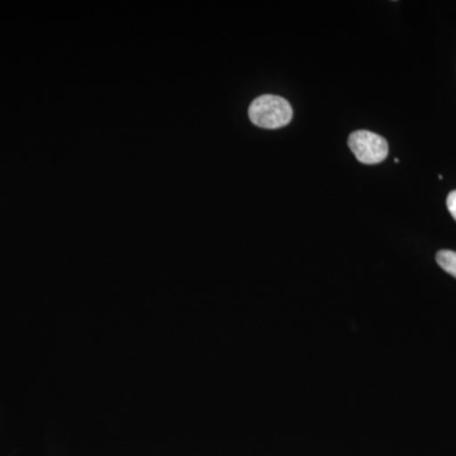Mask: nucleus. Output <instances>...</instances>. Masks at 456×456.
Masks as SVG:
<instances>
[{"label":"nucleus","mask_w":456,"mask_h":456,"mask_svg":"<svg viewBox=\"0 0 456 456\" xmlns=\"http://www.w3.org/2000/svg\"><path fill=\"white\" fill-rule=\"evenodd\" d=\"M446 206H448L450 215H452V218L456 221V191H452V193L449 194L448 200H446Z\"/></svg>","instance_id":"20e7f679"},{"label":"nucleus","mask_w":456,"mask_h":456,"mask_svg":"<svg viewBox=\"0 0 456 456\" xmlns=\"http://www.w3.org/2000/svg\"><path fill=\"white\" fill-rule=\"evenodd\" d=\"M437 264L449 273L450 275L456 278V253L452 250H441L436 255Z\"/></svg>","instance_id":"7ed1b4c3"},{"label":"nucleus","mask_w":456,"mask_h":456,"mask_svg":"<svg viewBox=\"0 0 456 456\" xmlns=\"http://www.w3.org/2000/svg\"><path fill=\"white\" fill-rule=\"evenodd\" d=\"M349 147L360 163H382L388 156V142L384 137L370 131H355L350 134Z\"/></svg>","instance_id":"f03ea898"},{"label":"nucleus","mask_w":456,"mask_h":456,"mask_svg":"<svg viewBox=\"0 0 456 456\" xmlns=\"http://www.w3.org/2000/svg\"><path fill=\"white\" fill-rule=\"evenodd\" d=\"M248 117L257 127L278 130L292 121L293 110L287 99L266 94L255 99L248 108Z\"/></svg>","instance_id":"f257e3e1"}]
</instances>
